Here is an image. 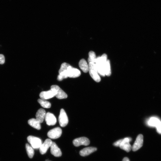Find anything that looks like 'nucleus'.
<instances>
[{"instance_id":"obj_1","label":"nucleus","mask_w":161,"mask_h":161,"mask_svg":"<svg viewBox=\"0 0 161 161\" xmlns=\"http://www.w3.org/2000/svg\"><path fill=\"white\" fill-rule=\"evenodd\" d=\"M107 60L106 55H102L97 57L95 63L99 74L103 76H106L104 66Z\"/></svg>"},{"instance_id":"obj_2","label":"nucleus","mask_w":161,"mask_h":161,"mask_svg":"<svg viewBox=\"0 0 161 161\" xmlns=\"http://www.w3.org/2000/svg\"><path fill=\"white\" fill-rule=\"evenodd\" d=\"M89 73L92 78L96 82L99 83L101 80L97 69L95 64V63L91 62L89 63Z\"/></svg>"},{"instance_id":"obj_3","label":"nucleus","mask_w":161,"mask_h":161,"mask_svg":"<svg viewBox=\"0 0 161 161\" xmlns=\"http://www.w3.org/2000/svg\"><path fill=\"white\" fill-rule=\"evenodd\" d=\"M27 140L31 144V147L34 149L39 148L42 144L41 139L33 136H28Z\"/></svg>"},{"instance_id":"obj_4","label":"nucleus","mask_w":161,"mask_h":161,"mask_svg":"<svg viewBox=\"0 0 161 161\" xmlns=\"http://www.w3.org/2000/svg\"><path fill=\"white\" fill-rule=\"evenodd\" d=\"M51 89L54 90L56 93L55 96L58 99H66L68 97L67 94L63 91L58 86L53 85L51 87Z\"/></svg>"},{"instance_id":"obj_5","label":"nucleus","mask_w":161,"mask_h":161,"mask_svg":"<svg viewBox=\"0 0 161 161\" xmlns=\"http://www.w3.org/2000/svg\"><path fill=\"white\" fill-rule=\"evenodd\" d=\"M62 130L59 127L54 128L50 131L47 133V136L52 139H56L59 138L62 134Z\"/></svg>"},{"instance_id":"obj_6","label":"nucleus","mask_w":161,"mask_h":161,"mask_svg":"<svg viewBox=\"0 0 161 161\" xmlns=\"http://www.w3.org/2000/svg\"><path fill=\"white\" fill-rule=\"evenodd\" d=\"M59 121L60 126L62 127L66 126L68 124V117L65 110L63 109H62L60 110Z\"/></svg>"},{"instance_id":"obj_7","label":"nucleus","mask_w":161,"mask_h":161,"mask_svg":"<svg viewBox=\"0 0 161 161\" xmlns=\"http://www.w3.org/2000/svg\"><path fill=\"white\" fill-rule=\"evenodd\" d=\"M132 140L131 138H126L122 139V142L121 143L119 147L121 149L127 152H129L132 149V147L130 142Z\"/></svg>"},{"instance_id":"obj_8","label":"nucleus","mask_w":161,"mask_h":161,"mask_svg":"<svg viewBox=\"0 0 161 161\" xmlns=\"http://www.w3.org/2000/svg\"><path fill=\"white\" fill-rule=\"evenodd\" d=\"M73 143L74 146L76 147L80 145L87 146L90 144V141L85 137H82L74 140Z\"/></svg>"},{"instance_id":"obj_9","label":"nucleus","mask_w":161,"mask_h":161,"mask_svg":"<svg viewBox=\"0 0 161 161\" xmlns=\"http://www.w3.org/2000/svg\"><path fill=\"white\" fill-rule=\"evenodd\" d=\"M143 135L142 134H139L137 137L136 140L132 147L133 151L135 152L141 148L143 146Z\"/></svg>"},{"instance_id":"obj_10","label":"nucleus","mask_w":161,"mask_h":161,"mask_svg":"<svg viewBox=\"0 0 161 161\" xmlns=\"http://www.w3.org/2000/svg\"><path fill=\"white\" fill-rule=\"evenodd\" d=\"M67 73L68 77L70 78H77L81 74L79 70L72 67L70 65L68 68Z\"/></svg>"},{"instance_id":"obj_11","label":"nucleus","mask_w":161,"mask_h":161,"mask_svg":"<svg viewBox=\"0 0 161 161\" xmlns=\"http://www.w3.org/2000/svg\"><path fill=\"white\" fill-rule=\"evenodd\" d=\"M56 94L55 91L51 89L49 91L41 92L39 94V96L41 99L46 100L54 97Z\"/></svg>"},{"instance_id":"obj_12","label":"nucleus","mask_w":161,"mask_h":161,"mask_svg":"<svg viewBox=\"0 0 161 161\" xmlns=\"http://www.w3.org/2000/svg\"><path fill=\"white\" fill-rule=\"evenodd\" d=\"M45 119L47 124L49 126L54 125L57 122L55 116L49 112L46 114Z\"/></svg>"},{"instance_id":"obj_13","label":"nucleus","mask_w":161,"mask_h":161,"mask_svg":"<svg viewBox=\"0 0 161 161\" xmlns=\"http://www.w3.org/2000/svg\"><path fill=\"white\" fill-rule=\"evenodd\" d=\"M52 142H53L50 139H46L43 143L42 144L39 148L40 154L42 155L45 154L48 149L51 147Z\"/></svg>"},{"instance_id":"obj_14","label":"nucleus","mask_w":161,"mask_h":161,"mask_svg":"<svg viewBox=\"0 0 161 161\" xmlns=\"http://www.w3.org/2000/svg\"><path fill=\"white\" fill-rule=\"evenodd\" d=\"M51 148V154L54 156L58 157L62 156L61 151L55 142H53Z\"/></svg>"},{"instance_id":"obj_15","label":"nucleus","mask_w":161,"mask_h":161,"mask_svg":"<svg viewBox=\"0 0 161 161\" xmlns=\"http://www.w3.org/2000/svg\"><path fill=\"white\" fill-rule=\"evenodd\" d=\"M46 114V111L43 109H40L37 111L36 115V119L40 124L43 122Z\"/></svg>"},{"instance_id":"obj_16","label":"nucleus","mask_w":161,"mask_h":161,"mask_svg":"<svg viewBox=\"0 0 161 161\" xmlns=\"http://www.w3.org/2000/svg\"><path fill=\"white\" fill-rule=\"evenodd\" d=\"M97 150V148L94 147H88L85 148L79 152L80 156H85L91 154L92 153Z\"/></svg>"},{"instance_id":"obj_17","label":"nucleus","mask_w":161,"mask_h":161,"mask_svg":"<svg viewBox=\"0 0 161 161\" xmlns=\"http://www.w3.org/2000/svg\"><path fill=\"white\" fill-rule=\"evenodd\" d=\"M28 124L33 128L38 130L41 129V126L38 121L35 118H31L28 120Z\"/></svg>"},{"instance_id":"obj_18","label":"nucleus","mask_w":161,"mask_h":161,"mask_svg":"<svg viewBox=\"0 0 161 161\" xmlns=\"http://www.w3.org/2000/svg\"><path fill=\"white\" fill-rule=\"evenodd\" d=\"M79 66L80 69L85 73H87L89 70V65L87 62L84 59L80 60L79 63Z\"/></svg>"},{"instance_id":"obj_19","label":"nucleus","mask_w":161,"mask_h":161,"mask_svg":"<svg viewBox=\"0 0 161 161\" xmlns=\"http://www.w3.org/2000/svg\"><path fill=\"white\" fill-rule=\"evenodd\" d=\"M38 103L43 107L46 108H49L51 107V103L45 100L39 99L38 100Z\"/></svg>"},{"instance_id":"obj_20","label":"nucleus","mask_w":161,"mask_h":161,"mask_svg":"<svg viewBox=\"0 0 161 161\" xmlns=\"http://www.w3.org/2000/svg\"><path fill=\"white\" fill-rule=\"evenodd\" d=\"M26 148L28 157L30 158H33L34 154V150L33 147L28 144H26Z\"/></svg>"},{"instance_id":"obj_21","label":"nucleus","mask_w":161,"mask_h":161,"mask_svg":"<svg viewBox=\"0 0 161 161\" xmlns=\"http://www.w3.org/2000/svg\"><path fill=\"white\" fill-rule=\"evenodd\" d=\"M104 70L106 75L110 76L111 74L110 62L109 60H107L104 66Z\"/></svg>"},{"instance_id":"obj_22","label":"nucleus","mask_w":161,"mask_h":161,"mask_svg":"<svg viewBox=\"0 0 161 161\" xmlns=\"http://www.w3.org/2000/svg\"><path fill=\"white\" fill-rule=\"evenodd\" d=\"M89 63L93 62L95 63L97 58L95 52L93 51H90L89 53Z\"/></svg>"},{"instance_id":"obj_23","label":"nucleus","mask_w":161,"mask_h":161,"mask_svg":"<svg viewBox=\"0 0 161 161\" xmlns=\"http://www.w3.org/2000/svg\"><path fill=\"white\" fill-rule=\"evenodd\" d=\"M160 122L158 119L156 118H152L149 120L148 124L150 125L156 126Z\"/></svg>"},{"instance_id":"obj_24","label":"nucleus","mask_w":161,"mask_h":161,"mask_svg":"<svg viewBox=\"0 0 161 161\" xmlns=\"http://www.w3.org/2000/svg\"><path fill=\"white\" fill-rule=\"evenodd\" d=\"M70 66V64L66 63H62L59 70V73H60V72L64 71L67 70L68 67Z\"/></svg>"},{"instance_id":"obj_25","label":"nucleus","mask_w":161,"mask_h":161,"mask_svg":"<svg viewBox=\"0 0 161 161\" xmlns=\"http://www.w3.org/2000/svg\"><path fill=\"white\" fill-rule=\"evenodd\" d=\"M5 57L2 54H0V64H3L5 63Z\"/></svg>"},{"instance_id":"obj_26","label":"nucleus","mask_w":161,"mask_h":161,"mask_svg":"<svg viewBox=\"0 0 161 161\" xmlns=\"http://www.w3.org/2000/svg\"><path fill=\"white\" fill-rule=\"evenodd\" d=\"M122 139L119 140L113 143L114 146L116 147H119L121 143Z\"/></svg>"},{"instance_id":"obj_27","label":"nucleus","mask_w":161,"mask_h":161,"mask_svg":"<svg viewBox=\"0 0 161 161\" xmlns=\"http://www.w3.org/2000/svg\"><path fill=\"white\" fill-rule=\"evenodd\" d=\"M157 131L158 133L161 134V122H160L156 126Z\"/></svg>"},{"instance_id":"obj_28","label":"nucleus","mask_w":161,"mask_h":161,"mask_svg":"<svg viewBox=\"0 0 161 161\" xmlns=\"http://www.w3.org/2000/svg\"><path fill=\"white\" fill-rule=\"evenodd\" d=\"M122 161H130L129 159L125 157L122 160Z\"/></svg>"}]
</instances>
